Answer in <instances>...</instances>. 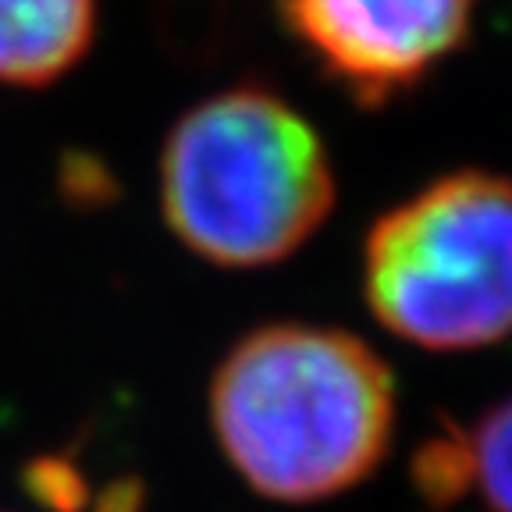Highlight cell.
Segmentation results:
<instances>
[{"label":"cell","mask_w":512,"mask_h":512,"mask_svg":"<svg viewBox=\"0 0 512 512\" xmlns=\"http://www.w3.org/2000/svg\"><path fill=\"white\" fill-rule=\"evenodd\" d=\"M278 11L360 107L420 86L473 29V0H278Z\"/></svg>","instance_id":"obj_4"},{"label":"cell","mask_w":512,"mask_h":512,"mask_svg":"<svg viewBox=\"0 0 512 512\" xmlns=\"http://www.w3.org/2000/svg\"><path fill=\"white\" fill-rule=\"evenodd\" d=\"M331 207L335 175L317 128L253 82L192 107L160 153L164 221L210 264H278Z\"/></svg>","instance_id":"obj_2"},{"label":"cell","mask_w":512,"mask_h":512,"mask_svg":"<svg viewBox=\"0 0 512 512\" xmlns=\"http://www.w3.org/2000/svg\"><path fill=\"white\" fill-rule=\"evenodd\" d=\"M509 402H495L473 424L445 420L420 441L409 463L413 491L431 512H448L470 495L484 512H509Z\"/></svg>","instance_id":"obj_5"},{"label":"cell","mask_w":512,"mask_h":512,"mask_svg":"<svg viewBox=\"0 0 512 512\" xmlns=\"http://www.w3.org/2000/svg\"><path fill=\"white\" fill-rule=\"evenodd\" d=\"M363 292L384 328L420 349L498 345L512 317V196L505 178L456 171L370 228Z\"/></svg>","instance_id":"obj_3"},{"label":"cell","mask_w":512,"mask_h":512,"mask_svg":"<svg viewBox=\"0 0 512 512\" xmlns=\"http://www.w3.org/2000/svg\"><path fill=\"white\" fill-rule=\"evenodd\" d=\"M96 0H0V86H50L89 54Z\"/></svg>","instance_id":"obj_6"},{"label":"cell","mask_w":512,"mask_h":512,"mask_svg":"<svg viewBox=\"0 0 512 512\" xmlns=\"http://www.w3.org/2000/svg\"><path fill=\"white\" fill-rule=\"evenodd\" d=\"M210 424L228 463L274 502H320L388 456L395 381L363 338L271 324L235 345L210 381Z\"/></svg>","instance_id":"obj_1"}]
</instances>
